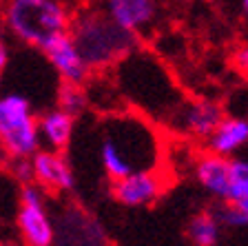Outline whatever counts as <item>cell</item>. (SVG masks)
Wrapping results in <instances>:
<instances>
[{"label":"cell","instance_id":"1","mask_svg":"<svg viewBox=\"0 0 248 246\" xmlns=\"http://www.w3.org/2000/svg\"><path fill=\"white\" fill-rule=\"evenodd\" d=\"M157 142L146 124L131 118H115L104 127L100 162L111 182L135 171L155 169Z\"/></svg>","mask_w":248,"mask_h":246},{"label":"cell","instance_id":"2","mask_svg":"<svg viewBox=\"0 0 248 246\" xmlns=\"http://www.w3.org/2000/svg\"><path fill=\"white\" fill-rule=\"evenodd\" d=\"M5 25L20 42L42 47L71 31V9L64 0H7Z\"/></svg>","mask_w":248,"mask_h":246},{"label":"cell","instance_id":"3","mask_svg":"<svg viewBox=\"0 0 248 246\" xmlns=\"http://www.w3.org/2000/svg\"><path fill=\"white\" fill-rule=\"evenodd\" d=\"M71 33L76 38L89 67H107L122 60L133 47V33L120 29L107 14H84L71 22Z\"/></svg>","mask_w":248,"mask_h":246},{"label":"cell","instance_id":"4","mask_svg":"<svg viewBox=\"0 0 248 246\" xmlns=\"http://www.w3.org/2000/svg\"><path fill=\"white\" fill-rule=\"evenodd\" d=\"M40 147L38 115L29 98L18 91L0 93V149L14 160H25Z\"/></svg>","mask_w":248,"mask_h":246},{"label":"cell","instance_id":"5","mask_svg":"<svg viewBox=\"0 0 248 246\" xmlns=\"http://www.w3.org/2000/svg\"><path fill=\"white\" fill-rule=\"evenodd\" d=\"M18 229L27 246H51L53 242V224L45 209L42 186L25 184L18 202Z\"/></svg>","mask_w":248,"mask_h":246},{"label":"cell","instance_id":"6","mask_svg":"<svg viewBox=\"0 0 248 246\" xmlns=\"http://www.w3.org/2000/svg\"><path fill=\"white\" fill-rule=\"evenodd\" d=\"M42 53L46 56L53 71L60 76L62 82H71V84H82L89 73V62L84 60L80 47L71 31H64L60 36L51 38L42 47Z\"/></svg>","mask_w":248,"mask_h":246},{"label":"cell","instance_id":"7","mask_svg":"<svg viewBox=\"0 0 248 246\" xmlns=\"http://www.w3.org/2000/svg\"><path fill=\"white\" fill-rule=\"evenodd\" d=\"M164 191V180L155 169L135 171L111 184L115 202L124 206H146L153 204Z\"/></svg>","mask_w":248,"mask_h":246},{"label":"cell","instance_id":"8","mask_svg":"<svg viewBox=\"0 0 248 246\" xmlns=\"http://www.w3.org/2000/svg\"><path fill=\"white\" fill-rule=\"evenodd\" d=\"M31 171L36 184L46 191H71L76 180L69 160L62 151L53 149H38L31 155Z\"/></svg>","mask_w":248,"mask_h":246},{"label":"cell","instance_id":"9","mask_svg":"<svg viewBox=\"0 0 248 246\" xmlns=\"http://www.w3.org/2000/svg\"><path fill=\"white\" fill-rule=\"evenodd\" d=\"M104 14L120 29L138 36L155 22L157 2L155 0H104Z\"/></svg>","mask_w":248,"mask_h":246},{"label":"cell","instance_id":"10","mask_svg":"<svg viewBox=\"0 0 248 246\" xmlns=\"http://www.w3.org/2000/svg\"><path fill=\"white\" fill-rule=\"evenodd\" d=\"M195 178L206 193L222 202L231 200V158L208 153L197 160Z\"/></svg>","mask_w":248,"mask_h":246},{"label":"cell","instance_id":"11","mask_svg":"<svg viewBox=\"0 0 248 246\" xmlns=\"http://www.w3.org/2000/svg\"><path fill=\"white\" fill-rule=\"evenodd\" d=\"M73 127H76V115L67 113L64 109H46L42 115H38V131H40V142L46 149L64 151L71 144Z\"/></svg>","mask_w":248,"mask_h":246},{"label":"cell","instance_id":"12","mask_svg":"<svg viewBox=\"0 0 248 246\" xmlns=\"http://www.w3.org/2000/svg\"><path fill=\"white\" fill-rule=\"evenodd\" d=\"M224 120L222 109L211 100H195L180 113V129L195 138H208Z\"/></svg>","mask_w":248,"mask_h":246},{"label":"cell","instance_id":"13","mask_svg":"<svg viewBox=\"0 0 248 246\" xmlns=\"http://www.w3.org/2000/svg\"><path fill=\"white\" fill-rule=\"evenodd\" d=\"M206 140H208V151L211 153L231 158L242 147L248 144V120L246 118H224Z\"/></svg>","mask_w":248,"mask_h":246},{"label":"cell","instance_id":"14","mask_svg":"<svg viewBox=\"0 0 248 246\" xmlns=\"http://www.w3.org/2000/svg\"><path fill=\"white\" fill-rule=\"evenodd\" d=\"M188 237L195 246H215L219 242V217L215 213H200L188 224Z\"/></svg>","mask_w":248,"mask_h":246},{"label":"cell","instance_id":"15","mask_svg":"<svg viewBox=\"0 0 248 246\" xmlns=\"http://www.w3.org/2000/svg\"><path fill=\"white\" fill-rule=\"evenodd\" d=\"M58 107L64 109L71 115H80L87 109V93L80 89V84L64 82L60 93H58Z\"/></svg>","mask_w":248,"mask_h":246},{"label":"cell","instance_id":"16","mask_svg":"<svg viewBox=\"0 0 248 246\" xmlns=\"http://www.w3.org/2000/svg\"><path fill=\"white\" fill-rule=\"evenodd\" d=\"M239 186H248V160L231 155V197Z\"/></svg>","mask_w":248,"mask_h":246},{"label":"cell","instance_id":"17","mask_svg":"<svg viewBox=\"0 0 248 246\" xmlns=\"http://www.w3.org/2000/svg\"><path fill=\"white\" fill-rule=\"evenodd\" d=\"M7 62H9V49H7L5 42H0V82H2V78H5Z\"/></svg>","mask_w":248,"mask_h":246},{"label":"cell","instance_id":"18","mask_svg":"<svg viewBox=\"0 0 248 246\" xmlns=\"http://www.w3.org/2000/svg\"><path fill=\"white\" fill-rule=\"evenodd\" d=\"M237 65L244 69V71H248V47H244V49L237 51Z\"/></svg>","mask_w":248,"mask_h":246},{"label":"cell","instance_id":"19","mask_svg":"<svg viewBox=\"0 0 248 246\" xmlns=\"http://www.w3.org/2000/svg\"><path fill=\"white\" fill-rule=\"evenodd\" d=\"M237 9L239 16L244 18V22H248V0H237Z\"/></svg>","mask_w":248,"mask_h":246}]
</instances>
